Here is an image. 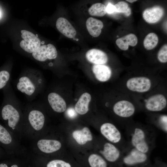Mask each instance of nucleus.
Returning <instances> with one entry per match:
<instances>
[{"label": "nucleus", "instance_id": "f257e3e1", "mask_svg": "<svg viewBox=\"0 0 167 167\" xmlns=\"http://www.w3.org/2000/svg\"><path fill=\"white\" fill-rule=\"evenodd\" d=\"M43 82L42 75L39 71L29 70L19 75L16 86L19 91L31 99L39 93Z\"/></svg>", "mask_w": 167, "mask_h": 167}, {"label": "nucleus", "instance_id": "f03ea898", "mask_svg": "<svg viewBox=\"0 0 167 167\" xmlns=\"http://www.w3.org/2000/svg\"><path fill=\"white\" fill-rule=\"evenodd\" d=\"M21 37L23 39L19 44L21 48L29 53H32L41 46L40 39L34 34L29 31H21Z\"/></svg>", "mask_w": 167, "mask_h": 167}, {"label": "nucleus", "instance_id": "7ed1b4c3", "mask_svg": "<svg viewBox=\"0 0 167 167\" xmlns=\"http://www.w3.org/2000/svg\"><path fill=\"white\" fill-rule=\"evenodd\" d=\"M58 52L56 48L52 44H48L41 46L32 53V56L35 60L44 62L48 60L56 58Z\"/></svg>", "mask_w": 167, "mask_h": 167}, {"label": "nucleus", "instance_id": "20e7f679", "mask_svg": "<svg viewBox=\"0 0 167 167\" xmlns=\"http://www.w3.org/2000/svg\"><path fill=\"white\" fill-rule=\"evenodd\" d=\"M126 86L130 90L138 92H144L149 90L151 86L150 79L144 76L134 77L127 81Z\"/></svg>", "mask_w": 167, "mask_h": 167}, {"label": "nucleus", "instance_id": "39448f33", "mask_svg": "<svg viewBox=\"0 0 167 167\" xmlns=\"http://www.w3.org/2000/svg\"><path fill=\"white\" fill-rule=\"evenodd\" d=\"M1 115L4 120L7 121L8 125L11 128L15 127L20 118L18 111L15 107L14 103L13 104L11 102L3 106L1 111Z\"/></svg>", "mask_w": 167, "mask_h": 167}, {"label": "nucleus", "instance_id": "423d86ee", "mask_svg": "<svg viewBox=\"0 0 167 167\" xmlns=\"http://www.w3.org/2000/svg\"><path fill=\"white\" fill-rule=\"evenodd\" d=\"M166 99L163 95L156 94L150 96L147 100L145 107L148 110L157 112L162 110L166 106Z\"/></svg>", "mask_w": 167, "mask_h": 167}, {"label": "nucleus", "instance_id": "0eeeda50", "mask_svg": "<svg viewBox=\"0 0 167 167\" xmlns=\"http://www.w3.org/2000/svg\"><path fill=\"white\" fill-rule=\"evenodd\" d=\"M113 112L116 115L123 118L129 117L135 112L134 105L126 100H122L116 102L113 106Z\"/></svg>", "mask_w": 167, "mask_h": 167}, {"label": "nucleus", "instance_id": "6e6552de", "mask_svg": "<svg viewBox=\"0 0 167 167\" xmlns=\"http://www.w3.org/2000/svg\"><path fill=\"white\" fill-rule=\"evenodd\" d=\"M102 134L108 140L113 143L118 142L121 139V133L116 126L112 123H105L101 126Z\"/></svg>", "mask_w": 167, "mask_h": 167}, {"label": "nucleus", "instance_id": "1a4fd4ad", "mask_svg": "<svg viewBox=\"0 0 167 167\" xmlns=\"http://www.w3.org/2000/svg\"><path fill=\"white\" fill-rule=\"evenodd\" d=\"M133 145L138 150L145 153L148 150V146L145 140L143 131L139 128L135 129L131 139Z\"/></svg>", "mask_w": 167, "mask_h": 167}, {"label": "nucleus", "instance_id": "9d476101", "mask_svg": "<svg viewBox=\"0 0 167 167\" xmlns=\"http://www.w3.org/2000/svg\"><path fill=\"white\" fill-rule=\"evenodd\" d=\"M86 59L94 65H104L108 61V57L104 52L96 49L88 50L85 54Z\"/></svg>", "mask_w": 167, "mask_h": 167}, {"label": "nucleus", "instance_id": "9b49d317", "mask_svg": "<svg viewBox=\"0 0 167 167\" xmlns=\"http://www.w3.org/2000/svg\"><path fill=\"white\" fill-rule=\"evenodd\" d=\"M56 27L61 33L68 38H74L76 35L75 28L67 19L64 17H60L57 19Z\"/></svg>", "mask_w": 167, "mask_h": 167}, {"label": "nucleus", "instance_id": "f8f14e48", "mask_svg": "<svg viewBox=\"0 0 167 167\" xmlns=\"http://www.w3.org/2000/svg\"><path fill=\"white\" fill-rule=\"evenodd\" d=\"M164 14L163 9L159 6H155L146 9L143 12L144 19L150 24L156 23L159 21Z\"/></svg>", "mask_w": 167, "mask_h": 167}, {"label": "nucleus", "instance_id": "ddd939ff", "mask_svg": "<svg viewBox=\"0 0 167 167\" xmlns=\"http://www.w3.org/2000/svg\"><path fill=\"white\" fill-rule=\"evenodd\" d=\"M49 103L53 109L58 113H62L66 109V104L64 99L55 92L49 93L48 96Z\"/></svg>", "mask_w": 167, "mask_h": 167}, {"label": "nucleus", "instance_id": "4468645a", "mask_svg": "<svg viewBox=\"0 0 167 167\" xmlns=\"http://www.w3.org/2000/svg\"><path fill=\"white\" fill-rule=\"evenodd\" d=\"M37 146L42 152L51 153L59 150L61 147L60 142L56 140L42 139L39 140Z\"/></svg>", "mask_w": 167, "mask_h": 167}, {"label": "nucleus", "instance_id": "2eb2a0df", "mask_svg": "<svg viewBox=\"0 0 167 167\" xmlns=\"http://www.w3.org/2000/svg\"><path fill=\"white\" fill-rule=\"evenodd\" d=\"M28 121L32 127L36 131L43 127L45 122V116L42 112L36 109L31 110L28 115Z\"/></svg>", "mask_w": 167, "mask_h": 167}, {"label": "nucleus", "instance_id": "dca6fc26", "mask_svg": "<svg viewBox=\"0 0 167 167\" xmlns=\"http://www.w3.org/2000/svg\"><path fill=\"white\" fill-rule=\"evenodd\" d=\"M86 25L90 35L94 37L100 36L104 26L101 21L92 17H90L87 19Z\"/></svg>", "mask_w": 167, "mask_h": 167}, {"label": "nucleus", "instance_id": "f3484780", "mask_svg": "<svg viewBox=\"0 0 167 167\" xmlns=\"http://www.w3.org/2000/svg\"><path fill=\"white\" fill-rule=\"evenodd\" d=\"M92 69L96 78L100 81H106L111 77V69L107 66L105 65H94Z\"/></svg>", "mask_w": 167, "mask_h": 167}, {"label": "nucleus", "instance_id": "a211bd4d", "mask_svg": "<svg viewBox=\"0 0 167 167\" xmlns=\"http://www.w3.org/2000/svg\"><path fill=\"white\" fill-rule=\"evenodd\" d=\"M138 41L135 35L130 33L118 39L116 41V43L120 49L125 51L128 49L129 45L135 46L137 44Z\"/></svg>", "mask_w": 167, "mask_h": 167}, {"label": "nucleus", "instance_id": "6ab92c4d", "mask_svg": "<svg viewBox=\"0 0 167 167\" xmlns=\"http://www.w3.org/2000/svg\"><path fill=\"white\" fill-rule=\"evenodd\" d=\"M101 152L108 161L113 162L119 158L120 152L118 148L113 145L109 143H105L103 150Z\"/></svg>", "mask_w": 167, "mask_h": 167}, {"label": "nucleus", "instance_id": "aec40b11", "mask_svg": "<svg viewBox=\"0 0 167 167\" xmlns=\"http://www.w3.org/2000/svg\"><path fill=\"white\" fill-rule=\"evenodd\" d=\"M91 99V95L88 93H83L75 105V109L81 115L86 114L88 110V105Z\"/></svg>", "mask_w": 167, "mask_h": 167}, {"label": "nucleus", "instance_id": "412c9836", "mask_svg": "<svg viewBox=\"0 0 167 167\" xmlns=\"http://www.w3.org/2000/svg\"><path fill=\"white\" fill-rule=\"evenodd\" d=\"M147 156L136 149L132 150L130 154L125 157L124 162L128 165H133L144 162L147 159Z\"/></svg>", "mask_w": 167, "mask_h": 167}, {"label": "nucleus", "instance_id": "4be33fe9", "mask_svg": "<svg viewBox=\"0 0 167 167\" xmlns=\"http://www.w3.org/2000/svg\"><path fill=\"white\" fill-rule=\"evenodd\" d=\"M72 136L76 142L80 145L85 144L92 140V137L89 129L85 127L81 130H76L72 133Z\"/></svg>", "mask_w": 167, "mask_h": 167}, {"label": "nucleus", "instance_id": "5701e85b", "mask_svg": "<svg viewBox=\"0 0 167 167\" xmlns=\"http://www.w3.org/2000/svg\"><path fill=\"white\" fill-rule=\"evenodd\" d=\"M89 14L93 16L102 17L106 13V6L101 3L92 4L88 9Z\"/></svg>", "mask_w": 167, "mask_h": 167}, {"label": "nucleus", "instance_id": "b1692460", "mask_svg": "<svg viewBox=\"0 0 167 167\" xmlns=\"http://www.w3.org/2000/svg\"><path fill=\"white\" fill-rule=\"evenodd\" d=\"M158 42L157 36L155 33L152 32L148 34L145 36L143 40V45L146 49L150 50L156 46Z\"/></svg>", "mask_w": 167, "mask_h": 167}, {"label": "nucleus", "instance_id": "393cba45", "mask_svg": "<svg viewBox=\"0 0 167 167\" xmlns=\"http://www.w3.org/2000/svg\"><path fill=\"white\" fill-rule=\"evenodd\" d=\"M88 161L90 167H107L105 160L97 154H92L90 155Z\"/></svg>", "mask_w": 167, "mask_h": 167}, {"label": "nucleus", "instance_id": "a878e982", "mask_svg": "<svg viewBox=\"0 0 167 167\" xmlns=\"http://www.w3.org/2000/svg\"><path fill=\"white\" fill-rule=\"evenodd\" d=\"M115 12L124 14L126 16H129L131 14V9L125 2L120 1L114 5Z\"/></svg>", "mask_w": 167, "mask_h": 167}, {"label": "nucleus", "instance_id": "bb28decb", "mask_svg": "<svg viewBox=\"0 0 167 167\" xmlns=\"http://www.w3.org/2000/svg\"><path fill=\"white\" fill-rule=\"evenodd\" d=\"M12 138L8 131L0 124V142L6 144L10 143Z\"/></svg>", "mask_w": 167, "mask_h": 167}, {"label": "nucleus", "instance_id": "cd10ccee", "mask_svg": "<svg viewBox=\"0 0 167 167\" xmlns=\"http://www.w3.org/2000/svg\"><path fill=\"white\" fill-rule=\"evenodd\" d=\"M11 76L10 73L8 71H0V89L4 88L8 83Z\"/></svg>", "mask_w": 167, "mask_h": 167}, {"label": "nucleus", "instance_id": "c85d7f7f", "mask_svg": "<svg viewBox=\"0 0 167 167\" xmlns=\"http://www.w3.org/2000/svg\"><path fill=\"white\" fill-rule=\"evenodd\" d=\"M46 167H71V166L69 163L64 161L54 160L48 162Z\"/></svg>", "mask_w": 167, "mask_h": 167}, {"label": "nucleus", "instance_id": "c756f323", "mask_svg": "<svg viewBox=\"0 0 167 167\" xmlns=\"http://www.w3.org/2000/svg\"><path fill=\"white\" fill-rule=\"evenodd\" d=\"M157 59L161 63L167 62V45H164L159 50L157 55Z\"/></svg>", "mask_w": 167, "mask_h": 167}, {"label": "nucleus", "instance_id": "7c9ffc66", "mask_svg": "<svg viewBox=\"0 0 167 167\" xmlns=\"http://www.w3.org/2000/svg\"><path fill=\"white\" fill-rule=\"evenodd\" d=\"M67 116L69 118H73L76 117L77 113L75 109L72 108H68L66 112Z\"/></svg>", "mask_w": 167, "mask_h": 167}, {"label": "nucleus", "instance_id": "2f4dec72", "mask_svg": "<svg viewBox=\"0 0 167 167\" xmlns=\"http://www.w3.org/2000/svg\"><path fill=\"white\" fill-rule=\"evenodd\" d=\"M106 12L109 14H112L115 12V7L113 5L109 3L106 6Z\"/></svg>", "mask_w": 167, "mask_h": 167}, {"label": "nucleus", "instance_id": "473e14b6", "mask_svg": "<svg viewBox=\"0 0 167 167\" xmlns=\"http://www.w3.org/2000/svg\"><path fill=\"white\" fill-rule=\"evenodd\" d=\"M161 121L162 123L164 124L165 126V129L167 130V116H164L161 117Z\"/></svg>", "mask_w": 167, "mask_h": 167}, {"label": "nucleus", "instance_id": "72a5a7b5", "mask_svg": "<svg viewBox=\"0 0 167 167\" xmlns=\"http://www.w3.org/2000/svg\"><path fill=\"white\" fill-rule=\"evenodd\" d=\"M0 167H8V166L6 164L2 163L0 164ZM11 167H18V166L17 165H12Z\"/></svg>", "mask_w": 167, "mask_h": 167}, {"label": "nucleus", "instance_id": "f704fd0d", "mask_svg": "<svg viewBox=\"0 0 167 167\" xmlns=\"http://www.w3.org/2000/svg\"><path fill=\"white\" fill-rule=\"evenodd\" d=\"M126 1H127L131 3H133L134 2H135L136 1H137V0H126Z\"/></svg>", "mask_w": 167, "mask_h": 167}, {"label": "nucleus", "instance_id": "c9c22d12", "mask_svg": "<svg viewBox=\"0 0 167 167\" xmlns=\"http://www.w3.org/2000/svg\"><path fill=\"white\" fill-rule=\"evenodd\" d=\"M0 16H1V12H0Z\"/></svg>", "mask_w": 167, "mask_h": 167}]
</instances>
